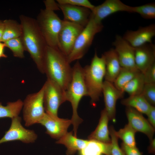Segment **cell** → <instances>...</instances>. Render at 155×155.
<instances>
[{"label":"cell","mask_w":155,"mask_h":155,"mask_svg":"<svg viewBox=\"0 0 155 155\" xmlns=\"http://www.w3.org/2000/svg\"><path fill=\"white\" fill-rule=\"evenodd\" d=\"M19 18L22 28L20 36L25 51H27L39 71L44 73L43 62L46 42L39 28L36 20L21 15Z\"/></svg>","instance_id":"1"},{"label":"cell","mask_w":155,"mask_h":155,"mask_svg":"<svg viewBox=\"0 0 155 155\" xmlns=\"http://www.w3.org/2000/svg\"><path fill=\"white\" fill-rule=\"evenodd\" d=\"M58 48L47 46L43 62L44 73L65 91L71 80L72 68Z\"/></svg>","instance_id":"2"},{"label":"cell","mask_w":155,"mask_h":155,"mask_svg":"<svg viewBox=\"0 0 155 155\" xmlns=\"http://www.w3.org/2000/svg\"><path fill=\"white\" fill-rule=\"evenodd\" d=\"M72 68L71 80L65 91V94L66 101L71 103L72 107L73 114L71 120L73 126L74 135L77 137L78 126L83 121L78 113V106L82 98L88 96V93L84 80L83 67L78 60Z\"/></svg>","instance_id":"3"},{"label":"cell","mask_w":155,"mask_h":155,"mask_svg":"<svg viewBox=\"0 0 155 155\" xmlns=\"http://www.w3.org/2000/svg\"><path fill=\"white\" fill-rule=\"evenodd\" d=\"M84 80L88 96L94 104L102 94V88L105 73V64L103 54L99 57L96 51L90 65L83 68Z\"/></svg>","instance_id":"4"},{"label":"cell","mask_w":155,"mask_h":155,"mask_svg":"<svg viewBox=\"0 0 155 155\" xmlns=\"http://www.w3.org/2000/svg\"><path fill=\"white\" fill-rule=\"evenodd\" d=\"M54 11L45 7L41 10L36 20L47 45L58 48V36L63 20Z\"/></svg>","instance_id":"5"},{"label":"cell","mask_w":155,"mask_h":155,"mask_svg":"<svg viewBox=\"0 0 155 155\" xmlns=\"http://www.w3.org/2000/svg\"><path fill=\"white\" fill-rule=\"evenodd\" d=\"M103 28L102 23L96 22L91 15L88 23L78 36L71 52L66 57L70 64L84 57L91 45L95 35Z\"/></svg>","instance_id":"6"},{"label":"cell","mask_w":155,"mask_h":155,"mask_svg":"<svg viewBox=\"0 0 155 155\" xmlns=\"http://www.w3.org/2000/svg\"><path fill=\"white\" fill-rule=\"evenodd\" d=\"M44 85L38 92L28 95L23 102V119L26 126L38 123L44 116Z\"/></svg>","instance_id":"7"},{"label":"cell","mask_w":155,"mask_h":155,"mask_svg":"<svg viewBox=\"0 0 155 155\" xmlns=\"http://www.w3.org/2000/svg\"><path fill=\"white\" fill-rule=\"evenodd\" d=\"M44 85V105L45 112L58 116L59 107L66 101L65 91L56 83L48 78Z\"/></svg>","instance_id":"8"},{"label":"cell","mask_w":155,"mask_h":155,"mask_svg":"<svg viewBox=\"0 0 155 155\" xmlns=\"http://www.w3.org/2000/svg\"><path fill=\"white\" fill-rule=\"evenodd\" d=\"M58 36V48L66 57L71 52L74 43L84 27L63 20Z\"/></svg>","instance_id":"9"},{"label":"cell","mask_w":155,"mask_h":155,"mask_svg":"<svg viewBox=\"0 0 155 155\" xmlns=\"http://www.w3.org/2000/svg\"><path fill=\"white\" fill-rule=\"evenodd\" d=\"M8 130L0 139V144L9 142L19 141L29 144L35 142L37 135L33 130L25 128L21 124V118L19 116L11 119Z\"/></svg>","instance_id":"10"},{"label":"cell","mask_w":155,"mask_h":155,"mask_svg":"<svg viewBox=\"0 0 155 155\" xmlns=\"http://www.w3.org/2000/svg\"><path fill=\"white\" fill-rule=\"evenodd\" d=\"M38 123L46 128V133L57 140L67 132L68 127L72 124L71 119L61 118L46 113Z\"/></svg>","instance_id":"11"},{"label":"cell","mask_w":155,"mask_h":155,"mask_svg":"<svg viewBox=\"0 0 155 155\" xmlns=\"http://www.w3.org/2000/svg\"><path fill=\"white\" fill-rule=\"evenodd\" d=\"M134 7L125 4L119 0H106L100 5L95 6L91 16L95 21L102 23L108 16L119 11L134 13Z\"/></svg>","instance_id":"12"},{"label":"cell","mask_w":155,"mask_h":155,"mask_svg":"<svg viewBox=\"0 0 155 155\" xmlns=\"http://www.w3.org/2000/svg\"><path fill=\"white\" fill-rule=\"evenodd\" d=\"M113 45L115 47L114 49L117 54L122 67L138 70L135 63V48L119 35L116 36Z\"/></svg>","instance_id":"13"},{"label":"cell","mask_w":155,"mask_h":155,"mask_svg":"<svg viewBox=\"0 0 155 155\" xmlns=\"http://www.w3.org/2000/svg\"><path fill=\"white\" fill-rule=\"evenodd\" d=\"M63 14V20L73 23L84 27L88 23L92 11L85 7L68 4H58Z\"/></svg>","instance_id":"14"},{"label":"cell","mask_w":155,"mask_h":155,"mask_svg":"<svg viewBox=\"0 0 155 155\" xmlns=\"http://www.w3.org/2000/svg\"><path fill=\"white\" fill-rule=\"evenodd\" d=\"M155 36V25L152 24L140 27L136 30L127 31L122 37L135 48L146 43H152V39Z\"/></svg>","instance_id":"15"},{"label":"cell","mask_w":155,"mask_h":155,"mask_svg":"<svg viewBox=\"0 0 155 155\" xmlns=\"http://www.w3.org/2000/svg\"><path fill=\"white\" fill-rule=\"evenodd\" d=\"M124 92L117 88L113 83L104 80L102 94H103L106 111L109 120L115 121L116 103L117 100L122 98Z\"/></svg>","instance_id":"16"},{"label":"cell","mask_w":155,"mask_h":155,"mask_svg":"<svg viewBox=\"0 0 155 155\" xmlns=\"http://www.w3.org/2000/svg\"><path fill=\"white\" fill-rule=\"evenodd\" d=\"M126 115L128 123L136 132L138 131L146 134L150 141L153 139L155 132L154 128L142 114L135 109L127 107Z\"/></svg>","instance_id":"17"},{"label":"cell","mask_w":155,"mask_h":155,"mask_svg":"<svg viewBox=\"0 0 155 155\" xmlns=\"http://www.w3.org/2000/svg\"><path fill=\"white\" fill-rule=\"evenodd\" d=\"M135 49L136 67L139 71L144 73L155 63V45L152 43H148Z\"/></svg>","instance_id":"18"},{"label":"cell","mask_w":155,"mask_h":155,"mask_svg":"<svg viewBox=\"0 0 155 155\" xmlns=\"http://www.w3.org/2000/svg\"><path fill=\"white\" fill-rule=\"evenodd\" d=\"M103 55L105 64L104 80L113 83L122 67L118 55L114 48L105 52Z\"/></svg>","instance_id":"19"},{"label":"cell","mask_w":155,"mask_h":155,"mask_svg":"<svg viewBox=\"0 0 155 155\" xmlns=\"http://www.w3.org/2000/svg\"><path fill=\"white\" fill-rule=\"evenodd\" d=\"M109 118L104 108L101 112L98 124L95 130L88 136L89 140H93L109 143L111 142L109 137V130L108 124Z\"/></svg>","instance_id":"20"},{"label":"cell","mask_w":155,"mask_h":155,"mask_svg":"<svg viewBox=\"0 0 155 155\" xmlns=\"http://www.w3.org/2000/svg\"><path fill=\"white\" fill-rule=\"evenodd\" d=\"M88 141V140L78 138L73 135L71 131L67 132L56 143L65 146L67 148V155H74L77 151H80L85 146Z\"/></svg>","instance_id":"21"},{"label":"cell","mask_w":155,"mask_h":155,"mask_svg":"<svg viewBox=\"0 0 155 155\" xmlns=\"http://www.w3.org/2000/svg\"><path fill=\"white\" fill-rule=\"evenodd\" d=\"M111 144L89 140L85 146L80 150V155H112Z\"/></svg>","instance_id":"22"},{"label":"cell","mask_w":155,"mask_h":155,"mask_svg":"<svg viewBox=\"0 0 155 155\" xmlns=\"http://www.w3.org/2000/svg\"><path fill=\"white\" fill-rule=\"evenodd\" d=\"M121 103L127 107H131L142 114L146 115L152 106L142 94L129 96L128 97L122 99Z\"/></svg>","instance_id":"23"},{"label":"cell","mask_w":155,"mask_h":155,"mask_svg":"<svg viewBox=\"0 0 155 155\" xmlns=\"http://www.w3.org/2000/svg\"><path fill=\"white\" fill-rule=\"evenodd\" d=\"M4 25V32L1 42H4L8 40L21 36L22 28L20 23L12 19L3 21Z\"/></svg>","instance_id":"24"},{"label":"cell","mask_w":155,"mask_h":155,"mask_svg":"<svg viewBox=\"0 0 155 155\" xmlns=\"http://www.w3.org/2000/svg\"><path fill=\"white\" fill-rule=\"evenodd\" d=\"M23 106V101L19 99L13 102H9L6 106L2 105L0 102V118L12 119L18 116Z\"/></svg>","instance_id":"25"},{"label":"cell","mask_w":155,"mask_h":155,"mask_svg":"<svg viewBox=\"0 0 155 155\" xmlns=\"http://www.w3.org/2000/svg\"><path fill=\"white\" fill-rule=\"evenodd\" d=\"M145 84L143 73L140 72L125 86L122 91L130 96L141 94Z\"/></svg>","instance_id":"26"},{"label":"cell","mask_w":155,"mask_h":155,"mask_svg":"<svg viewBox=\"0 0 155 155\" xmlns=\"http://www.w3.org/2000/svg\"><path fill=\"white\" fill-rule=\"evenodd\" d=\"M140 72V71L138 70L121 67L113 84L117 88L122 91L125 86Z\"/></svg>","instance_id":"27"},{"label":"cell","mask_w":155,"mask_h":155,"mask_svg":"<svg viewBox=\"0 0 155 155\" xmlns=\"http://www.w3.org/2000/svg\"><path fill=\"white\" fill-rule=\"evenodd\" d=\"M136 132L128 124L119 131H115V133L118 138L122 140L124 144L131 147H136L135 134Z\"/></svg>","instance_id":"28"},{"label":"cell","mask_w":155,"mask_h":155,"mask_svg":"<svg viewBox=\"0 0 155 155\" xmlns=\"http://www.w3.org/2000/svg\"><path fill=\"white\" fill-rule=\"evenodd\" d=\"M3 43L5 47L11 51L14 57L20 58L24 57L25 49L20 37L8 40Z\"/></svg>","instance_id":"29"},{"label":"cell","mask_w":155,"mask_h":155,"mask_svg":"<svg viewBox=\"0 0 155 155\" xmlns=\"http://www.w3.org/2000/svg\"><path fill=\"white\" fill-rule=\"evenodd\" d=\"M134 13L139 14L145 19L155 18V3H151L142 5L134 7Z\"/></svg>","instance_id":"30"},{"label":"cell","mask_w":155,"mask_h":155,"mask_svg":"<svg viewBox=\"0 0 155 155\" xmlns=\"http://www.w3.org/2000/svg\"><path fill=\"white\" fill-rule=\"evenodd\" d=\"M110 135L111 140V153L112 155H126L125 153L119 146L118 137L116 135L115 130L113 126L109 129Z\"/></svg>","instance_id":"31"},{"label":"cell","mask_w":155,"mask_h":155,"mask_svg":"<svg viewBox=\"0 0 155 155\" xmlns=\"http://www.w3.org/2000/svg\"><path fill=\"white\" fill-rule=\"evenodd\" d=\"M142 94L152 105L155 104V83L145 84Z\"/></svg>","instance_id":"32"},{"label":"cell","mask_w":155,"mask_h":155,"mask_svg":"<svg viewBox=\"0 0 155 155\" xmlns=\"http://www.w3.org/2000/svg\"><path fill=\"white\" fill-rule=\"evenodd\" d=\"M57 1L58 4H68L88 8L91 11L95 7L88 0H57Z\"/></svg>","instance_id":"33"},{"label":"cell","mask_w":155,"mask_h":155,"mask_svg":"<svg viewBox=\"0 0 155 155\" xmlns=\"http://www.w3.org/2000/svg\"><path fill=\"white\" fill-rule=\"evenodd\" d=\"M143 73L145 84L155 83V63Z\"/></svg>","instance_id":"34"},{"label":"cell","mask_w":155,"mask_h":155,"mask_svg":"<svg viewBox=\"0 0 155 155\" xmlns=\"http://www.w3.org/2000/svg\"><path fill=\"white\" fill-rule=\"evenodd\" d=\"M121 148L123 151L126 155H142V153L136 147H130L123 143L121 145Z\"/></svg>","instance_id":"35"},{"label":"cell","mask_w":155,"mask_h":155,"mask_svg":"<svg viewBox=\"0 0 155 155\" xmlns=\"http://www.w3.org/2000/svg\"><path fill=\"white\" fill-rule=\"evenodd\" d=\"M148 117V121L154 128L155 127V107L152 106L146 114Z\"/></svg>","instance_id":"36"},{"label":"cell","mask_w":155,"mask_h":155,"mask_svg":"<svg viewBox=\"0 0 155 155\" xmlns=\"http://www.w3.org/2000/svg\"><path fill=\"white\" fill-rule=\"evenodd\" d=\"M45 7L51 9L54 11L60 10L57 3L53 0H46L44 1Z\"/></svg>","instance_id":"37"},{"label":"cell","mask_w":155,"mask_h":155,"mask_svg":"<svg viewBox=\"0 0 155 155\" xmlns=\"http://www.w3.org/2000/svg\"><path fill=\"white\" fill-rule=\"evenodd\" d=\"M150 144L149 146L148 150L150 153L154 154L155 152V140L153 139L150 141Z\"/></svg>","instance_id":"38"},{"label":"cell","mask_w":155,"mask_h":155,"mask_svg":"<svg viewBox=\"0 0 155 155\" xmlns=\"http://www.w3.org/2000/svg\"><path fill=\"white\" fill-rule=\"evenodd\" d=\"M5 47L4 43H1L0 45V58L1 57H6L7 56L5 55L4 52V48Z\"/></svg>","instance_id":"39"},{"label":"cell","mask_w":155,"mask_h":155,"mask_svg":"<svg viewBox=\"0 0 155 155\" xmlns=\"http://www.w3.org/2000/svg\"><path fill=\"white\" fill-rule=\"evenodd\" d=\"M4 28L3 21L0 20V42H1Z\"/></svg>","instance_id":"40"},{"label":"cell","mask_w":155,"mask_h":155,"mask_svg":"<svg viewBox=\"0 0 155 155\" xmlns=\"http://www.w3.org/2000/svg\"><path fill=\"white\" fill-rule=\"evenodd\" d=\"M1 42H0V45L1 44Z\"/></svg>","instance_id":"41"}]
</instances>
